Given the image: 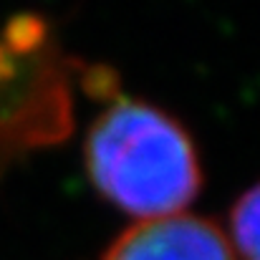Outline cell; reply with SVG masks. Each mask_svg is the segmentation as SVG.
Instances as JSON below:
<instances>
[{
	"instance_id": "obj_3",
	"label": "cell",
	"mask_w": 260,
	"mask_h": 260,
	"mask_svg": "<svg viewBox=\"0 0 260 260\" xmlns=\"http://www.w3.org/2000/svg\"><path fill=\"white\" fill-rule=\"evenodd\" d=\"M225 233L238 260H260V182L235 200Z\"/></svg>"
},
{
	"instance_id": "obj_2",
	"label": "cell",
	"mask_w": 260,
	"mask_h": 260,
	"mask_svg": "<svg viewBox=\"0 0 260 260\" xmlns=\"http://www.w3.org/2000/svg\"><path fill=\"white\" fill-rule=\"evenodd\" d=\"M101 260H238L222 225L194 212L132 222Z\"/></svg>"
},
{
	"instance_id": "obj_1",
	"label": "cell",
	"mask_w": 260,
	"mask_h": 260,
	"mask_svg": "<svg viewBox=\"0 0 260 260\" xmlns=\"http://www.w3.org/2000/svg\"><path fill=\"white\" fill-rule=\"evenodd\" d=\"M99 194L137 220L187 212L202 189V167L187 129L142 99L109 104L84 142Z\"/></svg>"
}]
</instances>
